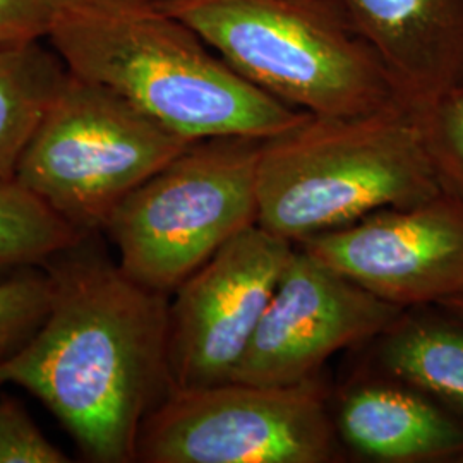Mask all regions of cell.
<instances>
[{"label": "cell", "mask_w": 463, "mask_h": 463, "mask_svg": "<svg viewBox=\"0 0 463 463\" xmlns=\"http://www.w3.org/2000/svg\"><path fill=\"white\" fill-rule=\"evenodd\" d=\"M95 237L42 266L49 311L2 378L38 398L90 462H137L141 428L174 388L170 296L133 280Z\"/></svg>", "instance_id": "6da1fadb"}, {"label": "cell", "mask_w": 463, "mask_h": 463, "mask_svg": "<svg viewBox=\"0 0 463 463\" xmlns=\"http://www.w3.org/2000/svg\"><path fill=\"white\" fill-rule=\"evenodd\" d=\"M47 42L69 72L187 141L268 139L309 116L249 83L158 0H67Z\"/></svg>", "instance_id": "7a4b0ae2"}, {"label": "cell", "mask_w": 463, "mask_h": 463, "mask_svg": "<svg viewBox=\"0 0 463 463\" xmlns=\"http://www.w3.org/2000/svg\"><path fill=\"white\" fill-rule=\"evenodd\" d=\"M256 187L258 225L294 244L441 193L405 105L367 116H307L263 139Z\"/></svg>", "instance_id": "3957f363"}, {"label": "cell", "mask_w": 463, "mask_h": 463, "mask_svg": "<svg viewBox=\"0 0 463 463\" xmlns=\"http://www.w3.org/2000/svg\"><path fill=\"white\" fill-rule=\"evenodd\" d=\"M249 83L316 117L403 105L386 67L325 0H158Z\"/></svg>", "instance_id": "277c9868"}, {"label": "cell", "mask_w": 463, "mask_h": 463, "mask_svg": "<svg viewBox=\"0 0 463 463\" xmlns=\"http://www.w3.org/2000/svg\"><path fill=\"white\" fill-rule=\"evenodd\" d=\"M194 141L168 131L105 84L67 72L19 158L14 183L83 233Z\"/></svg>", "instance_id": "5b68a950"}, {"label": "cell", "mask_w": 463, "mask_h": 463, "mask_svg": "<svg viewBox=\"0 0 463 463\" xmlns=\"http://www.w3.org/2000/svg\"><path fill=\"white\" fill-rule=\"evenodd\" d=\"M261 143L241 136L199 139L134 189L103 231L120 268L172 296L218 249L256 225Z\"/></svg>", "instance_id": "8992f818"}, {"label": "cell", "mask_w": 463, "mask_h": 463, "mask_svg": "<svg viewBox=\"0 0 463 463\" xmlns=\"http://www.w3.org/2000/svg\"><path fill=\"white\" fill-rule=\"evenodd\" d=\"M325 388L319 376L172 388L141 428L137 462H333L338 434Z\"/></svg>", "instance_id": "52a82bcc"}, {"label": "cell", "mask_w": 463, "mask_h": 463, "mask_svg": "<svg viewBox=\"0 0 463 463\" xmlns=\"http://www.w3.org/2000/svg\"><path fill=\"white\" fill-rule=\"evenodd\" d=\"M296 244L258 223L237 233L170 296L174 388L231 381Z\"/></svg>", "instance_id": "ba28073f"}, {"label": "cell", "mask_w": 463, "mask_h": 463, "mask_svg": "<svg viewBox=\"0 0 463 463\" xmlns=\"http://www.w3.org/2000/svg\"><path fill=\"white\" fill-rule=\"evenodd\" d=\"M403 311L296 244L231 381L296 384L316 378L331 355L376 340Z\"/></svg>", "instance_id": "9c48e42d"}, {"label": "cell", "mask_w": 463, "mask_h": 463, "mask_svg": "<svg viewBox=\"0 0 463 463\" xmlns=\"http://www.w3.org/2000/svg\"><path fill=\"white\" fill-rule=\"evenodd\" d=\"M296 244L403 309L439 306L463 294V203L443 191L417 206L380 210Z\"/></svg>", "instance_id": "30bf717a"}, {"label": "cell", "mask_w": 463, "mask_h": 463, "mask_svg": "<svg viewBox=\"0 0 463 463\" xmlns=\"http://www.w3.org/2000/svg\"><path fill=\"white\" fill-rule=\"evenodd\" d=\"M378 55L409 110L463 83V0H325Z\"/></svg>", "instance_id": "8fae6325"}, {"label": "cell", "mask_w": 463, "mask_h": 463, "mask_svg": "<svg viewBox=\"0 0 463 463\" xmlns=\"http://www.w3.org/2000/svg\"><path fill=\"white\" fill-rule=\"evenodd\" d=\"M333 422L338 438L369 460L458 463L463 457L462 419L392 378L350 386Z\"/></svg>", "instance_id": "7c38bea8"}, {"label": "cell", "mask_w": 463, "mask_h": 463, "mask_svg": "<svg viewBox=\"0 0 463 463\" xmlns=\"http://www.w3.org/2000/svg\"><path fill=\"white\" fill-rule=\"evenodd\" d=\"M376 340V361L388 378L463 420L462 319L439 306L409 307Z\"/></svg>", "instance_id": "4fadbf2b"}, {"label": "cell", "mask_w": 463, "mask_h": 463, "mask_svg": "<svg viewBox=\"0 0 463 463\" xmlns=\"http://www.w3.org/2000/svg\"><path fill=\"white\" fill-rule=\"evenodd\" d=\"M67 72L43 42L0 47V184L14 183L23 149Z\"/></svg>", "instance_id": "5bb4252c"}, {"label": "cell", "mask_w": 463, "mask_h": 463, "mask_svg": "<svg viewBox=\"0 0 463 463\" xmlns=\"http://www.w3.org/2000/svg\"><path fill=\"white\" fill-rule=\"evenodd\" d=\"M84 235L21 185L0 184V273L43 266Z\"/></svg>", "instance_id": "9a60e30c"}, {"label": "cell", "mask_w": 463, "mask_h": 463, "mask_svg": "<svg viewBox=\"0 0 463 463\" xmlns=\"http://www.w3.org/2000/svg\"><path fill=\"white\" fill-rule=\"evenodd\" d=\"M412 116L441 191L463 203V83Z\"/></svg>", "instance_id": "2e32d148"}, {"label": "cell", "mask_w": 463, "mask_h": 463, "mask_svg": "<svg viewBox=\"0 0 463 463\" xmlns=\"http://www.w3.org/2000/svg\"><path fill=\"white\" fill-rule=\"evenodd\" d=\"M50 304L47 271L26 268L0 280V359L9 357L40 326Z\"/></svg>", "instance_id": "e0dca14e"}, {"label": "cell", "mask_w": 463, "mask_h": 463, "mask_svg": "<svg viewBox=\"0 0 463 463\" xmlns=\"http://www.w3.org/2000/svg\"><path fill=\"white\" fill-rule=\"evenodd\" d=\"M69 457L9 395H0V463H66Z\"/></svg>", "instance_id": "ac0fdd59"}, {"label": "cell", "mask_w": 463, "mask_h": 463, "mask_svg": "<svg viewBox=\"0 0 463 463\" xmlns=\"http://www.w3.org/2000/svg\"><path fill=\"white\" fill-rule=\"evenodd\" d=\"M67 0H0V47L43 42Z\"/></svg>", "instance_id": "d6986e66"}, {"label": "cell", "mask_w": 463, "mask_h": 463, "mask_svg": "<svg viewBox=\"0 0 463 463\" xmlns=\"http://www.w3.org/2000/svg\"><path fill=\"white\" fill-rule=\"evenodd\" d=\"M439 307L463 321V294L462 296H457V298H448L443 304H439Z\"/></svg>", "instance_id": "ffe728a7"}, {"label": "cell", "mask_w": 463, "mask_h": 463, "mask_svg": "<svg viewBox=\"0 0 463 463\" xmlns=\"http://www.w3.org/2000/svg\"><path fill=\"white\" fill-rule=\"evenodd\" d=\"M2 361H4V359H0V386H4V384H5V381L2 378Z\"/></svg>", "instance_id": "44dd1931"}, {"label": "cell", "mask_w": 463, "mask_h": 463, "mask_svg": "<svg viewBox=\"0 0 463 463\" xmlns=\"http://www.w3.org/2000/svg\"><path fill=\"white\" fill-rule=\"evenodd\" d=\"M458 463H463V457L460 458V460H458Z\"/></svg>", "instance_id": "7402d4cb"}]
</instances>
